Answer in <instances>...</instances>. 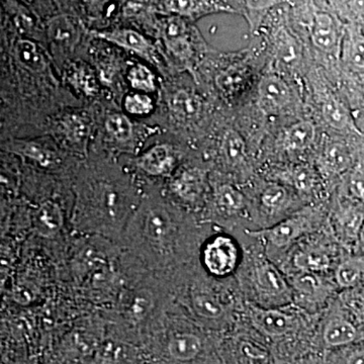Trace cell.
Returning a JSON list of instances; mask_svg holds the SVG:
<instances>
[{
	"instance_id": "obj_12",
	"label": "cell",
	"mask_w": 364,
	"mask_h": 364,
	"mask_svg": "<svg viewBox=\"0 0 364 364\" xmlns=\"http://www.w3.org/2000/svg\"><path fill=\"white\" fill-rule=\"evenodd\" d=\"M37 230L43 236L52 237L63 226V215L55 203L47 202L41 205L36 217Z\"/></svg>"
},
{
	"instance_id": "obj_16",
	"label": "cell",
	"mask_w": 364,
	"mask_h": 364,
	"mask_svg": "<svg viewBox=\"0 0 364 364\" xmlns=\"http://www.w3.org/2000/svg\"><path fill=\"white\" fill-rule=\"evenodd\" d=\"M256 282L263 293L272 296L284 294L287 289L284 277L269 263H261L256 267Z\"/></svg>"
},
{
	"instance_id": "obj_25",
	"label": "cell",
	"mask_w": 364,
	"mask_h": 364,
	"mask_svg": "<svg viewBox=\"0 0 364 364\" xmlns=\"http://www.w3.org/2000/svg\"><path fill=\"white\" fill-rule=\"evenodd\" d=\"M225 155L230 162H240L245 155V144L236 132H228L223 143Z\"/></svg>"
},
{
	"instance_id": "obj_40",
	"label": "cell",
	"mask_w": 364,
	"mask_h": 364,
	"mask_svg": "<svg viewBox=\"0 0 364 364\" xmlns=\"http://www.w3.org/2000/svg\"><path fill=\"white\" fill-rule=\"evenodd\" d=\"M363 93H364V86H363Z\"/></svg>"
},
{
	"instance_id": "obj_19",
	"label": "cell",
	"mask_w": 364,
	"mask_h": 364,
	"mask_svg": "<svg viewBox=\"0 0 364 364\" xmlns=\"http://www.w3.org/2000/svg\"><path fill=\"white\" fill-rule=\"evenodd\" d=\"M49 33L53 41L64 46L76 44L79 37L77 28L65 16H59L51 21Z\"/></svg>"
},
{
	"instance_id": "obj_34",
	"label": "cell",
	"mask_w": 364,
	"mask_h": 364,
	"mask_svg": "<svg viewBox=\"0 0 364 364\" xmlns=\"http://www.w3.org/2000/svg\"><path fill=\"white\" fill-rule=\"evenodd\" d=\"M301 265L303 267L314 268V269H321L327 267L328 259L323 255H316V254H311V255H304L303 257L299 258Z\"/></svg>"
},
{
	"instance_id": "obj_9",
	"label": "cell",
	"mask_w": 364,
	"mask_h": 364,
	"mask_svg": "<svg viewBox=\"0 0 364 364\" xmlns=\"http://www.w3.org/2000/svg\"><path fill=\"white\" fill-rule=\"evenodd\" d=\"M173 164V155L166 145H157L139 160V165L151 176H161L168 172Z\"/></svg>"
},
{
	"instance_id": "obj_24",
	"label": "cell",
	"mask_w": 364,
	"mask_h": 364,
	"mask_svg": "<svg viewBox=\"0 0 364 364\" xmlns=\"http://www.w3.org/2000/svg\"><path fill=\"white\" fill-rule=\"evenodd\" d=\"M105 127L109 133L119 141L129 140L133 133V126L130 119L123 114H111L105 122Z\"/></svg>"
},
{
	"instance_id": "obj_23",
	"label": "cell",
	"mask_w": 364,
	"mask_h": 364,
	"mask_svg": "<svg viewBox=\"0 0 364 364\" xmlns=\"http://www.w3.org/2000/svg\"><path fill=\"white\" fill-rule=\"evenodd\" d=\"M217 202L224 210L237 212L244 205L243 196L233 186H222L217 191Z\"/></svg>"
},
{
	"instance_id": "obj_17",
	"label": "cell",
	"mask_w": 364,
	"mask_h": 364,
	"mask_svg": "<svg viewBox=\"0 0 364 364\" xmlns=\"http://www.w3.org/2000/svg\"><path fill=\"white\" fill-rule=\"evenodd\" d=\"M316 129L311 122L301 121L289 127L284 136V144L291 150H304L312 144Z\"/></svg>"
},
{
	"instance_id": "obj_29",
	"label": "cell",
	"mask_w": 364,
	"mask_h": 364,
	"mask_svg": "<svg viewBox=\"0 0 364 364\" xmlns=\"http://www.w3.org/2000/svg\"><path fill=\"white\" fill-rule=\"evenodd\" d=\"M26 156L37 160L43 166H49L54 163V155L50 151L35 143H21L16 145Z\"/></svg>"
},
{
	"instance_id": "obj_1",
	"label": "cell",
	"mask_w": 364,
	"mask_h": 364,
	"mask_svg": "<svg viewBox=\"0 0 364 364\" xmlns=\"http://www.w3.org/2000/svg\"><path fill=\"white\" fill-rule=\"evenodd\" d=\"M205 267L213 274H229L236 267L238 250L231 239L219 236L208 243L203 252Z\"/></svg>"
},
{
	"instance_id": "obj_13",
	"label": "cell",
	"mask_w": 364,
	"mask_h": 364,
	"mask_svg": "<svg viewBox=\"0 0 364 364\" xmlns=\"http://www.w3.org/2000/svg\"><path fill=\"white\" fill-rule=\"evenodd\" d=\"M165 42L170 51L182 60L191 57V46L186 37L184 26L177 18L167 21L164 28Z\"/></svg>"
},
{
	"instance_id": "obj_5",
	"label": "cell",
	"mask_w": 364,
	"mask_h": 364,
	"mask_svg": "<svg viewBox=\"0 0 364 364\" xmlns=\"http://www.w3.org/2000/svg\"><path fill=\"white\" fill-rule=\"evenodd\" d=\"M251 320L258 330L273 337L284 336L296 326L294 317L277 310L253 308Z\"/></svg>"
},
{
	"instance_id": "obj_10",
	"label": "cell",
	"mask_w": 364,
	"mask_h": 364,
	"mask_svg": "<svg viewBox=\"0 0 364 364\" xmlns=\"http://www.w3.org/2000/svg\"><path fill=\"white\" fill-rule=\"evenodd\" d=\"M143 233L155 247H159L164 243L169 233V223L161 210L152 208L146 213L143 221Z\"/></svg>"
},
{
	"instance_id": "obj_26",
	"label": "cell",
	"mask_w": 364,
	"mask_h": 364,
	"mask_svg": "<svg viewBox=\"0 0 364 364\" xmlns=\"http://www.w3.org/2000/svg\"><path fill=\"white\" fill-rule=\"evenodd\" d=\"M129 79L136 90L150 92L155 90V77L146 66L136 65L131 69Z\"/></svg>"
},
{
	"instance_id": "obj_11",
	"label": "cell",
	"mask_w": 364,
	"mask_h": 364,
	"mask_svg": "<svg viewBox=\"0 0 364 364\" xmlns=\"http://www.w3.org/2000/svg\"><path fill=\"white\" fill-rule=\"evenodd\" d=\"M323 116L327 124L335 130L355 131L359 133L353 119L341 102L336 98H328L323 105Z\"/></svg>"
},
{
	"instance_id": "obj_36",
	"label": "cell",
	"mask_w": 364,
	"mask_h": 364,
	"mask_svg": "<svg viewBox=\"0 0 364 364\" xmlns=\"http://www.w3.org/2000/svg\"><path fill=\"white\" fill-rule=\"evenodd\" d=\"M347 364H364V350L352 352L347 359Z\"/></svg>"
},
{
	"instance_id": "obj_15",
	"label": "cell",
	"mask_w": 364,
	"mask_h": 364,
	"mask_svg": "<svg viewBox=\"0 0 364 364\" xmlns=\"http://www.w3.org/2000/svg\"><path fill=\"white\" fill-rule=\"evenodd\" d=\"M356 338L358 330L348 321L335 318L326 326L324 339L329 346H344L352 343Z\"/></svg>"
},
{
	"instance_id": "obj_3",
	"label": "cell",
	"mask_w": 364,
	"mask_h": 364,
	"mask_svg": "<svg viewBox=\"0 0 364 364\" xmlns=\"http://www.w3.org/2000/svg\"><path fill=\"white\" fill-rule=\"evenodd\" d=\"M97 38L112 44L129 50V51L140 55L141 57L151 62H156L154 47L136 31L129 28H117V30L107 31V32H97L95 33Z\"/></svg>"
},
{
	"instance_id": "obj_18",
	"label": "cell",
	"mask_w": 364,
	"mask_h": 364,
	"mask_svg": "<svg viewBox=\"0 0 364 364\" xmlns=\"http://www.w3.org/2000/svg\"><path fill=\"white\" fill-rule=\"evenodd\" d=\"M16 57L21 65L33 72L42 71L45 62L37 46L31 41H18L16 46Z\"/></svg>"
},
{
	"instance_id": "obj_8",
	"label": "cell",
	"mask_w": 364,
	"mask_h": 364,
	"mask_svg": "<svg viewBox=\"0 0 364 364\" xmlns=\"http://www.w3.org/2000/svg\"><path fill=\"white\" fill-rule=\"evenodd\" d=\"M305 231V223L299 218H291L286 221L275 225L270 229L264 231L255 232V236L265 237L268 241L272 242L274 245L282 247V246L289 245V243L296 240Z\"/></svg>"
},
{
	"instance_id": "obj_7",
	"label": "cell",
	"mask_w": 364,
	"mask_h": 364,
	"mask_svg": "<svg viewBox=\"0 0 364 364\" xmlns=\"http://www.w3.org/2000/svg\"><path fill=\"white\" fill-rule=\"evenodd\" d=\"M164 6L169 13L191 18L220 11H231L229 7L223 6L213 0H164Z\"/></svg>"
},
{
	"instance_id": "obj_35",
	"label": "cell",
	"mask_w": 364,
	"mask_h": 364,
	"mask_svg": "<svg viewBox=\"0 0 364 364\" xmlns=\"http://www.w3.org/2000/svg\"><path fill=\"white\" fill-rule=\"evenodd\" d=\"M279 0H247V9L250 14H261L274 6Z\"/></svg>"
},
{
	"instance_id": "obj_38",
	"label": "cell",
	"mask_w": 364,
	"mask_h": 364,
	"mask_svg": "<svg viewBox=\"0 0 364 364\" xmlns=\"http://www.w3.org/2000/svg\"><path fill=\"white\" fill-rule=\"evenodd\" d=\"M360 236H361V240H363V244H364V223L363 224V227H361Z\"/></svg>"
},
{
	"instance_id": "obj_37",
	"label": "cell",
	"mask_w": 364,
	"mask_h": 364,
	"mask_svg": "<svg viewBox=\"0 0 364 364\" xmlns=\"http://www.w3.org/2000/svg\"><path fill=\"white\" fill-rule=\"evenodd\" d=\"M350 6L354 13L364 18V0H350Z\"/></svg>"
},
{
	"instance_id": "obj_2",
	"label": "cell",
	"mask_w": 364,
	"mask_h": 364,
	"mask_svg": "<svg viewBox=\"0 0 364 364\" xmlns=\"http://www.w3.org/2000/svg\"><path fill=\"white\" fill-rule=\"evenodd\" d=\"M313 44L326 54L334 55L341 49L343 35L336 18L328 13H316L314 16L312 31H311Z\"/></svg>"
},
{
	"instance_id": "obj_28",
	"label": "cell",
	"mask_w": 364,
	"mask_h": 364,
	"mask_svg": "<svg viewBox=\"0 0 364 364\" xmlns=\"http://www.w3.org/2000/svg\"><path fill=\"white\" fill-rule=\"evenodd\" d=\"M244 81H245V75L238 69H229L223 72L217 79L218 85L227 95H232L240 90Z\"/></svg>"
},
{
	"instance_id": "obj_22",
	"label": "cell",
	"mask_w": 364,
	"mask_h": 364,
	"mask_svg": "<svg viewBox=\"0 0 364 364\" xmlns=\"http://www.w3.org/2000/svg\"><path fill=\"white\" fill-rule=\"evenodd\" d=\"M363 272L364 259L345 261L337 270V282L341 287H353L360 279Z\"/></svg>"
},
{
	"instance_id": "obj_32",
	"label": "cell",
	"mask_w": 364,
	"mask_h": 364,
	"mask_svg": "<svg viewBox=\"0 0 364 364\" xmlns=\"http://www.w3.org/2000/svg\"><path fill=\"white\" fill-rule=\"evenodd\" d=\"M74 79H75L76 85L81 87V90H85V92L92 93L95 88H97L95 77L90 73H88L87 71L80 70L76 72Z\"/></svg>"
},
{
	"instance_id": "obj_21",
	"label": "cell",
	"mask_w": 364,
	"mask_h": 364,
	"mask_svg": "<svg viewBox=\"0 0 364 364\" xmlns=\"http://www.w3.org/2000/svg\"><path fill=\"white\" fill-rule=\"evenodd\" d=\"M325 160L328 166L334 171H343V170L348 168L349 165H350V151L344 144H330L325 151Z\"/></svg>"
},
{
	"instance_id": "obj_33",
	"label": "cell",
	"mask_w": 364,
	"mask_h": 364,
	"mask_svg": "<svg viewBox=\"0 0 364 364\" xmlns=\"http://www.w3.org/2000/svg\"><path fill=\"white\" fill-rule=\"evenodd\" d=\"M350 191L352 195L364 203V173L355 172L350 179Z\"/></svg>"
},
{
	"instance_id": "obj_4",
	"label": "cell",
	"mask_w": 364,
	"mask_h": 364,
	"mask_svg": "<svg viewBox=\"0 0 364 364\" xmlns=\"http://www.w3.org/2000/svg\"><path fill=\"white\" fill-rule=\"evenodd\" d=\"M258 95L261 107L270 112L284 109L291 98L289 86L274 74H268L261 78L258 86Z\"/></svg>"
},
{
	"instance_id": "obj_31",
	"label": "cell",
	"mask_w": 364,
	"mask_h": 364,
	"mask_svg": "<svg viewBox=\"0 0 364 364\" xmlns=\"http://www.w3.org/2000/svg\"><path fill=\"white\" fill-rule=\"evenodd\" d=\"M286 200V189L279 186H268L261 196L263 205L268 208H279L284 205Z\"/></svg>"
},
{
	"instance_id": "obj_6",
	"label": "cell",
	"mask_w": 364,
	"mask_h": 364,
	"mask_svg": "<svg viewBox=\"0 0 364 364\" xmlns=\"http://www.w3.org/2000/svg\"><path fill=\"white\" fill-rule=\"evenodd\" d=\"M342 58L352 70L364 74V33L358 26H349L341 43Z\"/></svg>"
},
{
	"instance_id": "obj_14",
	"label": "cell",
	"mask_w": 364,
	"mask_h": 364,
	"mask_svg": "<svg viewBox=\"0 0 364 364\" xmlns=\"http://www.w3.org/2000/svg\"><path fill=\"white\" fill-rule=\"evenodd\" d=\"M172 112L181 121H191L202 112L200 98L195 93L181 90L176 93L170 102Z\"/></svg>"
},
{
	"instance_id": "obj_20",
	"label": "cell",
	"mask_w": 364,
	"mask_h": 364,
	"mask_svg": "<svg viewBox=\"0 0 364 364\" xmlns=\"http://www.w3.org/2000/svg\"><path fill=\"white\" fill-rule=\"evenodd\" d=\"M193 305L195 311L200 317L215 320L222 317L224 309L219 299L210 294H198L193 296Z\"/></svg>"
},
{
	"instance_id": "obj_30",
	"label": "cell",
	"mask_w": 364,
	"mask_h": 364,
	"mask_svg": "<svg viewBox=\"0 0 364 364\" xmlns=\"http://www.w3.org/2000/svg\"><path fill=\"white\" fill-rule=\"evenodd\" d=\"M152 100L148 95L134 93L124 100V109L133 114H147L152 111Z\"/></svg>"
},
{
	"instance_id": "obj_27",
	"label": "cell",
	"mask_w": 364,
	"mask_h": 364,
	"mask_svg": "<svg viewBox=\"0 0 364 364\" xmlns=\"http://www.w3.org/2000/svg\"><path fill=\"white\" fill-rule=\"evenodd\" d=\"M63 124L66 135L75 142H83L90 134V126L85 117L69 116L64 119Z\"/></svg>"
},
{
	"instance_id": "obj_39",
	"label": "cell",
	"mask_w": 364,
	"mask_h": 364,
	"mask_svg": "<svg viewBox=\"0 0 364 364\" xmlns=\"http://www.w3.org/2000/svg\"><path fill=\"white\" fill-rule=\"evenodd\" d=\"M360 299H361V305H363V309H364V287H363V291H361Z\"/></svg>"
}]
</instances>
